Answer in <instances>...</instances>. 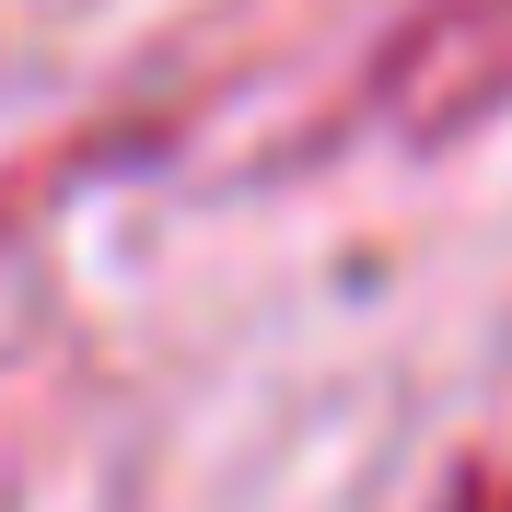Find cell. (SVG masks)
Segmentation results:
<instances>
[{
	"label": "cell",
	"instance_id": "6da1fadb",
	"mask_svg": "<svg viewBox=\"0 0 512 512\" xmlns=\"http://www.w3.org/2000/svg\"><path fill=\"white\" fill-rule=\"evenodd\" d=\"M454 512H512V489H466V501H454Z\"/></svg>",
	"mask_w": 512,
	"mask_h": 512
}]
</instances>
